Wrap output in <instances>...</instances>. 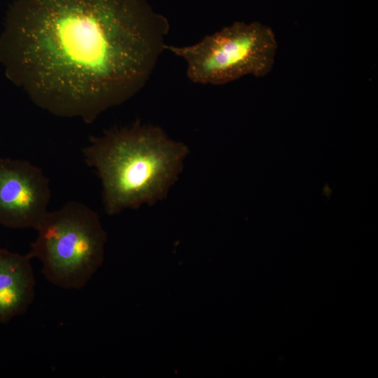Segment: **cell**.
<instances>
[{
  "label": "cell",
  "mask_w": 378,
  "mask_h": 378,
  "mask_svg": "<svg viewBox=\"0 0 378 378\" xmlns=\"http://www.w3.org/2000/svg\"><path fill=\"white\" fill-rule=\"evenodd\" d=\"M169 31L148 0H14L0 64L37 106L90 124L144 88Z\"/></svg>",
  "instance_id": "6da1fadb"
},
{
  "label": "cell",
  "mask_w": 378,
  "mask_h": 378,
  "mask_svg": "<svg viewBox=\"0 0 378 378\" xmlns=\"http://www.w3.org/2000/svg\"><path fill=\"white\" fill-rule=\"evenodd\" d=\"M276 49L272 29L258 22H236L193 45L166 46L185 61L188 79L204 85L264 76L272 68Z\"/></svg>",
  "instance_id": "277c9868"
},
{
  "label": "cell",
  "mask_w": 378,
  "mask_h": 378,
  "mask_svg": "<svg viewBox=\"0 0 378 378\" xmlns=\"http://www.w3.org/2000/svg\"><path fill=\"white\" fill-rule=\"evenodd\" d=\"M50 182L42 170L24 160L0 158V224L36 230L47 214Z\"/></svg>",
  "instance_id": "5b68a950"
},
{
  "label": "cell",
  "mask_w": 378,
  "mask_h": 378,
  "mask_svg": "<svg viewBox=\"0 0 378 378\" xmlns=\"http://www.w3.org/2000/svg\"><path fill=\"white\" fill-rule=\"evenodd\" d=\"M83 153L101 180L104 210L113 216L165 199L189 148L160 127L136 122L91 137Z\"/></svg>",
  "instance_id": "7a4b0ae2"
},
{
  "label": "cell",
  "mask_w": 378,
  "mask_h": 378,
  "mask_svg": "<svg viewBox=\"0 0 378 378\" xmlns=\"http://www.w3.org/2000/svg\"><path fill=\"white\" fill-rule=\"evenodd\" d=\"M30 260L27 255L0 248V323L25 314L35 298Z\"/></svg>",
  "instance_id": "8992f818"
},
{
  "label": "cell",
  "mask_w": 378,
  "mask_h": 378,
  "mask_svg": "<svg viewBox=\"0 0 378 378\" xmlns=\"http://www.w3.org/2000/svg\"><path fill=\"white\" fill-rule=\"evenodd\" d=\"M36 230L27 255L42 262L41 273L52 284L82 288L103 264L107 234L88 205L69 201L48 211Z\"/></svg>",
  "instance_id": "3957f363"
}]
</instances>
